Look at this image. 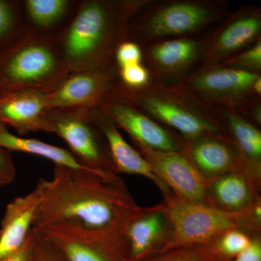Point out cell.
<instances>
[{
	"mask_svg": "<svg viewBox=\"0 0 261 261\" xmlns=\"http://www.w3.org/2000/svg\"><path fill=\"white\" fill-rule=\"evenodd\" d=\"M0 148L7 149L11 152H22L40 156L54 163L55 166L91 171L83 167L68 149L49 145L36 139L25 138L13 135L8 130L5 125L1 123Z\"/></svg>",
	"mask_w": 261,
	"mask_h": 261,
	"instance_id": "44dd1931",
	"label": "cell"
},
{
	"mask_svg": "<svg viewBox=\"0 0 261 261\" xmlns=\"http://www.w3.org/2000/svg\"><path fill=\"white\" fill-rule=\"evenodd\" d=\"M205 245L179 247L168 251L160 252L153 257H145L140 260H132L129 257L125 261H226L212 247Z\"/></svg>",
	"mask_w": 261,
	"mask_h": 261,
	"instance_id": "d4e9b609",
	"label": "cell"
},
{
	"mask_svg": "<svg viewBox=\"0 0 261 261\" xmlns=\"http://www.w3.org/2000/svg\"><path fill=\"white\" fill-rule=\"evenodd\" d=\"M91 116L107 141L113 167L118 173L140 175L151 180L168 195L170 188L156 175L150 165L123 139L116 123L101 108L90 109Z\"/></svg>",
	"mask_w": 261,
	"mask_h": 261,
	"instance_id": "2e32d148",
	"label": "cell"
},
{
	"mask_svg": "<svg viewBox=\"0 0 261 261\" xmlns=\"http://www.w3.org/2000/svg\"><path fill=\"white\" fill-rule=\"evenodd\" d=\"M122 94L151 119L171 127L188 140L204 136L224 137V125L216 108L203 102L181 84L150 80L137 89L123 84Z\"/></svg>",
	"mask_w": 261,
	"mask_h": 261,
	"instance_id": "3957f363",
	"label": "cell"
},
{
	"mask_svg": "<svg viewBox=\"0 0 261 261\" xmlns=\"http://www.w3.org/2000/svg\"><path fill=\"white\" fill-rule=\"evenodd\" d=\"M158 176L176 195L185 200L212 205L205 178L182 151H161L137 145Z\"/></svg>",
	"mask_w": 261,
	"mask_h": 261,
	"instance_id": "8fae6325",
	"label": "cell"
},
{
	"mask_svg": "<svg viewBox=\"0 0 261 261\" xmlns=\"http://www.w3.org/2000/svg\"><path fill=\"white\" fill-rule=\"evenodd\" d=\"M166 224L163 205L154 207L148 214L146 211L132 220L125 231L129 258L140 260L147 257L149 250L163 239Z\"/></svg>",
	"mask_w": 261,
	"mask_h": 261,
	"instance_id": "d6986e66",
	"label": "cell"
},
{
	"mask_svg": "<svg viewBox=\"0 0 261 261\" xmlns=\"http://www.w3.org/2000/svg\"><path fill=\"white\" fill-rule=\"evenodd\" d=\"M69 73L54 39L30 32L0 53V94L27 89L51 92Z\"/></svg>",
	"mask_w": 261,
	"mask_h": 261,
	"instance_id": "5b68a950",
	"label": "cell"
},
{
	"mask_svg": "<svg viewBox=\"0 0 261 261\" xmlns=\"http://www.w3.org/2000/svg\"><path fill=\"white\" fill-rule=\"evenodd\" d=\"M16 176L11 152L0 148V189L10 185Z\"/></svg>",
	"mask_w": 261,
	"mask_h": 261,
	"instance_id": "4dcf8cb0",
	"label": "cell"
},
{
	"mask_svg": "<svg viewBox=\"0 0 261 261\" xmlns=\"http://www.w3.org/2000/svg\"><path fill=\"white\" fill-rule=\"evenodd\" d=\"M260 78V73L211 63L203 64L179 83L211 107L240 111L260 97L254 90Z\"/></svg>",
	"mask_w": 261,
	"mask_h": 261,
	"instance_id": "ba28073f",
	"label": "cell"
},
{
	"mask_svg": "<svg viewBox=\"0 0 261 261\" xmlns=\"http://www.w3.org/2000/svg\"><path fill=\"white\" fill-rule=\"evenodd\" d=\"M118 71L122 84L128 88H140L150 81L148 70L142 63L124 67Z\"/></svg>",
	"mask_w": 261,
	"mask_h": 261,
	"instance_id": "f1b7e54d",
	"label": "cell"
},
{
	"mask_svg": "<svg viewBox=\"0 0 261 261\" xmlns=\"http://www.w3.org/2000/svg\"><path fill=\"white\" fill-rule=\"evenodd\" d=\"M39 230L68 261H125L129 257L124 230L88 229L68 224Z\"/></svg>",
	"mask_w": 261,
	"mask_h": 261,
	"instance_id": "9c48e42d",
	"label": "cell"
},
{
	"mask_svg": "<svg viewBox=\"0 0 261 261\" xmlns=\"http://www.w3.org/2000/svg\"><path fill=\"white\" fill-rule=\"evenodd\" d=\"M32 261H68L61 250L40 231L32 228Z\"/></svg>",
	"mask_w": 261,
	"mask_h": 261,
	"instance_id": "4316f807",
	"label": "cell"
},
{
	"mask_svg": "<svg viewBox=\"0 0 261 261\" xmlns=\"http://www.w3.org/2000/svg\"><path fill=\"white\" fill-rule=\"evenodd\" d=\"M224 2L206 0L149 1L130 18L127 40L142 47L190 36L222 18Z\"/></svg>",
	"mask_w": 261,
	"mask_h": 261,
	"instance_id": "277c9868",
	"label": "cell"
},
{
	"mask_svg": "<svg viewBox=\"0 0 261 261\" xmlns=\"http://www.w3.org/2000/svg\"><path fill=\"white\" fill-rule=\"evenodd\" d=\"M28 32L22 0H0V53Z\"/></svg>",
	"mask_w": 261,
	"mask_h": 261,
	"instance_id": "603a6c76",
	"label": "cell"
},
{
	"mask_svg": "<svg viewBox=\"0 0 261 261\" xmlns=\"http://www.w3.org/2000/svg\"><path fill=\"white\" fill-rule=\"evenodd\" d=\"M41 202L33 228L68 224L88 229L126 231L145 212L116 174H99L55 166L50 179L40 178Z\"/></svg>",
	"mask_w": 261,
	"mask_h": 261,
	"instance_id": "6da1fadb",
	"label": "cell"
},
{
	"mask_svg": "<svg viewBox=\"0 0 261 261\" xmlns=\"http://www.w3.org/2000/svg\"><path fill=\"white\" fill-rule=\"evenodd\" d=\"M168 224L160 252L179 247L205 245L240 225L241 214L185 200L168 197L163 205Z\"/></svg>",
	"mask_w": 261,
	"mask_h": 261,
	"instance_id": "8992f818",
	"label": "cell"
},
{
	"mask_svg": "<svg viewBox=\"0 0 261 261\" xmlns=\"http://www.w3.org/2000/svg\"><path fill=\"white\" fill-rule=\"evenodd\" d=\"M220 63L235 69L260 73L261 69L260 39L245 50L240 51Z\"/></svg>",
	"mask_w": 261,
	"mask_h": 261,
	"instance_id": "484cf974",
	"label": "cell"
},
{
	"mask_svg": "<svg viewBox=\"0 0 261 261\" xmlns=\"http://www.w3.org/2000/svg\"><path fill=\"white\" fill-rule=\"evenodd\" d=\"M49 94L27 89L0 94V123L14 128L20 137L32 132L47 133Z\"/></svg>",
	"mask_w": 261,
	"mask_h": 261,
	"instance_id": "9a60e30c",
	"label": "cell"
},
{
	"mask_svg": "<svg viewBox=\"0 0 261 261\" xmlns=\"http://www.w3.org/2000/svg\"><path fill=\"white\" fill-rule=\"evenodd\" d=\"M32 231V230H31ZM0 261H32V234L29 233L23 246Z\"/></svg>",
	"mask_w": 261,
	"mask_h": 261,
	"instance_id": "1f68e13d",
	"label": "cell"
},
{
	"mask_svg": "<svg viewBox=\"0 0 261 261\" xmlns=\"http://www.w3.org/2000/svg\"><path fill=\"white\" fill-rule=\"evenodd\" d=\"M251 243L245 233L237 228L228 230L219 237L215 250L223 256L236 257Z\"/></svg>",
	"mask_w": 261,
	"mask_h": 261,
	"instance_id": "83f0119b",
	"label": "cell"
},
{
	"mask_svg": "<svg viewBox=\"0 0 261 261\" xmlns=\"http://www.w3.org/2000/svg\"><path fill=\"white\" fill-rule=\"evenodd\" d=\"M142 64L150 80L171 84L186 79L189 71L203 56V41L192 37L168 39L144 46Z\"/></svg>",
	"mask_w": 261,
	"mask_h": 261,
	"instance_id": "7c38bea8",
	"label": "cell"
},
{
	"mask_svg": "<svg viewBox=\"0 0 261 261\" xmlns=\"http://www.w3.org/2000/svg\"><path fill=\"white\" fill-rule=\"evenodd\" d=\"M115 63L118 69L142 63V48L132 41L126 40L122 42L117 49Z\"/></svg>",
	"mask_w": 261,
	"mask_h": 261,
	"instance_id": "f546056e",
	"label": "cell"
},
{
	"mask_svg": "<svg viewBox=\"0 0 261 261\" xmlns=\"http://www.w3.org/2000/svg\"><path fill=\"white\" fill-rule=\"evenodd\" d=\"M261 15L255 8H243L230 15L205 42L204 64L220 63L260 39Z\"/></svg>",
	"mask_w": 261,
	"mask_h": 261,
	"instance_id": "5bb4252c",
	"label": "cell"
},
{
	"mask_svg": "<svg viewBox=\"0 0 261 261\" xmlns=\"http://www.w3.org/2000/svg\"><path fill=\"white\" fill-rule=\"evenodd\" d=\"M213 194L218 202L227 211H238L250 200V190L246 181L238 173H225L212 185Z\"/></svg>",
	"mask_w": 261,
	"mask_h": 261,
	"instance_id": "cb8c5ba5",
	"label": "cell"
},
{
	"mask_svg": "<svg viewBox=\"0 0 261 261\" xmlns=\"http://www.w3.org/2000/svg\"><path fill=\"white\" fill-rule=\"evenodd\" d=\"M40 202V194L35 187L7 205L0 224V260L23 246L34 226Z\"/></svg>",
	"mask_w": 261,
	"mask_h": 261,
	"instance_id": "e0dca14e",
	"label": "cell"
},
{
	"mask_svg": "<svg viewBox=\"0 0 261 261\" xmlns=\"http://www.w3.org/2000/svg\"><path fill=\"white\" fill-rule=\"evenodd\" d=\"M29 32L56 39L68 28L82 0H22Z\"/></svg>",
	"mask_w": 261,
	"mask_h": 261,
	"instance_id": "ac0fdd59",
	"label": "cell"
},
{
	"mask_svg": "<svg viewBox=\"0 0 261 261\" xmlns=\"http://www.w3.org/2000/svg\"><path fill=\"white\" fill-rule=\"evenodd\" d=\"M234 261H261V245L258 240L251 241L248 247L235 257Z\"/></svg>",
	"mask_w": 261,
	"mask_h": 261,
	"instance_id": "d6a6232c",
	"label": "cell"
},
{
	"mask_svg": "<svg viewBox=\"0 0 261 261\" xmlns=\"http://www.w3.org/2000/svg\"><path fill=\"white\" fill-rule=\"evenodd\" d=\"M99 108L107 113L118 128L129 135L136 145L161 151H181V144L176 137L135 107L123 95L122 89Z\"/></svg>",
	"mask_w": 261,
	"mask_h": 261,
	"instance_id": "4fadbf2b",
	"label": "cell"
},
{
	"mask_svg": "<svg viewBox=\"0 0 261 261\" xmlns=\"http://www.w3.org/2000/svg\"><path fill=\"white\" fill-rule=\"evenodd\" d=\"M223 125H228L242 152L251 159L261 155V134L241 113L231 108H216Z\"/></svg>",
	"mask_w": 261,
	"mask_h": 261,
	"instance_id": "7402d4cb",
	"label": "cell"
},
{
	"mask_svg": "<svg viewBox=\"0 0 261 261\" xmlns=\"http://www.w3.org/2000/svg\"><path fill=\"white\" fill-rule=\"evenodd\" d=\"M123 84L114 64L102 69L70 72L49 94V108H99L121 92Z\"/></svg>",
	"mask_w": 261,
	"mask_h": 261,
	"instance_id": "30bf717a",
	"label": "cell"
},
{
	"mask_svg": "<svg viewBox=\"0 0 261 261\" xmlns=\"http://www.w3.org/2000/svg\"><path fill=\"white\" fill-rule=\"evenodd\" d=\"M46 121L47 133L63 139L83 167L99 174H116L107 141L92 120L90 109L51 108L46 114Z\"/></svg>",
	"mask_w": 261,
	"mask_h": 261,
	"instance_id": "52a82bcc",
	"label": "cell"
},
{
	"mask_svg": "<svg viewBox=\"0 0 261 261\" xmlns=\"http://www.w3.org/2000/svg\"><path fill=\"white\" fill-rule=\"evenodd\" d=\"M190 161L203 176H219L232 167V150L218 136H204L192 140Z\"/></svg>",
	"mask_w": 261,
	"mask_h": 261,
	"instance_id": "ffe728a7",
	"label": "cell"
},
{
	"mask_svg": "<svg viewBox=\"0 0 261 261\" xmlns=\"http://www.w3.org/2000/svg\"><path fill=\"white\" fill-rule=\"evenodd\" d=\"M148 0H82L68 28L56 39L70 72L102 69L115 63L128 39L130 18Z\"/></svg>",
	"mask_w": 261,
	"mask_h": 261,
	"instance_id": "7a4b0ae2",
	"label": "cell"
}]
</instances>
